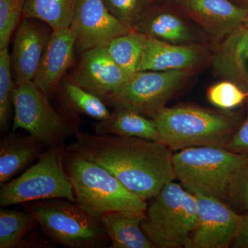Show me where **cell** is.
<instances>
[{
	"mask_svg": "<svg viewBox=\"0 0 248 248\" xmlns=\"http://www.w3.org/2000/svg\"><path fill=\"white\" fill-rule=\"evenodd\" d=\"M74 135L66 150L100 165L142 200L154 198L176 179L174 153L162 142L79 130Z\"/></svg>",
	"mask_w": 248,
	"mask_h": 248,
	"instance_id": "1",
	"label": "cell"
},
{
	"mask_svg": "<svg viewBox=\"0 0 248 248\" xmlns=\"http://www.w3.org/2000/svg\"><path fill=\"white\" fill-rule=\"evenodd\" d=\"M153 119L161 141L174 152L192 147L225 148L241 124L234 114L187 105L165 107Z\"/></svg>",
	"mask_w": 248,
	"mask_h": 248,
	"instance_id": "2",
	"label": "cell"
},
{
	"mask_svg": "<svg viewBox=\"0 0 248 248\" xmlns=\"http://www.w3.org/2000/svg\"><path fill=\"white\" fill-rule=\"evenodd\" d=\"M64 166L74 190L76 203L99 218L110 212H146V201L129 190L110 172L65 148Z\"/></svg>",
	"mask_w": 248,
	"mask_h": 248,
	"instance_id": "3",
	"label": "cell"
},
{
	"mask_svg": "<svg viewBox=\"0 0 248 248\" xmlns=\"http://www.w3.org/2000/svg\"><path fill=\"white\" fill-rule=\"evenodd\" d=\"M248 161L246 155L220 146L192 147L172 156L176 179L186 190L226 202L232 176Z\"/></svg>",
	"mask_w": 248,
	"mask_h": 248,
	"instance_id": "4",
	"label": "cell"
},
{
	"mask_svg": "<svg viewBox=\"0 0 248 248\" xmlns=\"http://www.w3.org/2000/svg\"><path fill=\"white\" fill-rule=\"evenodd\" d=\"M147 208L141 228L155 248L187 247L197 223L195 196L171 182Z\"/></svg>",
	"mask_w": 248,
	"mask_h": 248,
	"instance_id": "5",
	"label": "cell"
},
{
	"mask_svg": "<svg viewBox=\"0 0 248 248\" xmlns=\"http://www.w3.org/2000/svg\"><path fill=\"white\" fill-rule=\"evenodd\" d=\"M64 146L49 147L35 164L1 186V208L53 199L76 202L74 190L64 166Z\"/></svg>",
	"mask_w": 248,
	"mask_h": 248,
	"instance_id": "6",
	"label": "cell"
},
{
	"mask_svg": "<svg viewBox=\"0 0 248 248\" xmlns=\"http://www.w3.org/2000/svg\"><path fill=\"white\" fill-rule=\"evenodd\" d=\"M28 211L49 237L70 248H105L109 240L99 218L76 202L53 199L27 203Z\"/></svg>",
	"mask_w": 248,
	"mask_h": 248,
	"instance_id": "7",
	"label": "cell"
},
{
	"mask_svg": "<svg viewBox=\"0 0 248 248\" xmlns=\"http://www.w3.org/2000/svg\"><path fill=\"white\" fill-rule=\"evenodd\" d=\"M12 131L23 129L46 148L63 146L77 130L66 115L58 113L49 97L33 82L16 85Z\"/></svg>",
	"mask_w": 248,
	"mask_h": 248,
	"instance_id": "8",
	"label": "cell"
},
{
	"mask_svg": "<svg viewBox=\"0 0 248 248\" xmlns=\"http://www.w3.org/2000/svg\"><path fill=\"white\" fill-rule=\"evenodd\" d=\"M192 70L138 71L104 99L114 107H124L154 118L180 89Z\"/></svg>",
	"mask_w": 248,
	"mask_h": 248,
	"instance_id": "9",
	"label": "cell"
},
{
	"mask_svg": "<svg viewBox=\"0 0 248 248\" xmlns=\"http://www.w3.org/2000/svg\"><path fill=\"white\" fill-rule=\"evenodd\" d=\"M197 223L186 248L231 247L239 232L243 215L215 197L195 193Z\"/></svg>",
	"mask_w": 248,
	"mask_h": 248,
	"instance_id": "10",
	"label": "cell"
},
{
	"mask_svg": "<svg viewBox=\"0 0 248 248\" xmlns=\"http://www.w3.org/2000/svg\"><path fill=\"white\" fill-rule=\"evenodd\" d=\"M70 29L76 51L105 46L111 40L134 30L109 12L102 0H80Z\"/></svg>",
	"mask_w": 248,
	"mask_h": 248,
	"instance_id": "11",
	"label": "cell"
},
{
	"mask_svg": "<svg viewBox=\"0 0 248 248\" xmlns=\"http://www.w3.org/2000/svg\"><path fill=\"white\" fill-rule=\"evenodd\" d=\"M53 31L38 19L22 18L16 29L10 54L16 85L33 81Z\"/></svg>",
	"mask_w": 248,
	"mask_h": 248,
	"instance_id": "12",
	"label": "cell"
},
{
	"mask_svg": "<svg viewBox=\"0 0 248 248\" xmlns=\"http://www.w3.org/2000/svg\"><path fill=\"white\" fill-rule=\"evenodd\" d=\"M128 78L111 58L105 46L81 53L78 66L67 81L104 100L117 91Z\"/></svg>",
	"mask_w": 248,
	"mask_h": 248,
	"instance_id": "13",
	"label": "cell"
},
{
	"mask_svg": "<svg viewBox=\"0 0 248 248\" xmlns=\"http://www.w3.org/2000/svg\"><path fill=\"white\" fill-rule=\"evenodd\" d=\"M181 11L215 42H221L244 24L248 12L231 0H175Z\"/></svg>",
	"mask_w": 248,
	"mask_h": 248,
	"instance_id": "14",
	"label": "cell"
},
{
	"mask_svg": "<svg viewBox=\"0 0 248 248\" xmlns=\"http://www.w3.org/2000/svg\"><path fill=\"white\" fill-rule=\"evenodd\" d=\"M207 55L202 45H175L146 37L138 71L192 70Z\"/></svg>",
	"mask_w": 248,
	"mask_h": 248,
	"instance_id": "15",
	"label": "cell"
},
{
	"mask_svg": "<svg viewBox=\"0 0 248 248\" xmlns=\"http://www.w3.org/2000/svg\"><path fill=\"white\" fill-rule=\"evenodd\" d=\"M76 51L75 37L70 27L53 31L33 80L48 97L58 89L73 64Z\"/></svg>",
	"mask_w": 248,
	"mask_h": 248,
	"instance_id": "16",
	"label": "cell"
},
{
	"mask_svg": "<svg viewBox=\"0 0 248 248\" xmlns=\"http://www.w3.org/2000/svg\"><path fill=\"white\" fill-rule=\"evenodd\" d=\"M212 66L217 76L248 91V27L244 24L220 42L214 53Z\"/></svg>",
	"mask_w": 248,
	"mask_h": 248,
	"instance_id": "17",
	"label": "cell"
},
{
	"mask_svg": "<svg viewBox=\"0 0 248 248\" xmlns=\"http://www.w3.org/2000/svg\"><path fill=\"white\" fill-rule=\"evenodd\" d=\"M166 3L152 5L134 30L146 37L175 45L197 44L194 31L180 14Z\"/></svg>",
	"mask_w": 248,
	"mask_h": 248,
	"instance_id": "18",
	"label": "cell"
},
{
	"mask_svg": "<svg viewBox=\"0 0 248 248\" xmlns=\"http://www.w3.org/2000/svg\"><path fill=\"white\" fill-rule=\"evenodd\" d=\"M44 146L31 135L12 131L0 141V184L1 186L37 161L43 153Z\"/></svg>",
	"mask_w": 248,
	"mask_h": 248,
	"instance_id": "19",
	"label": "cell"
},
{
	"mask_svg": "<svg viewBox=\"0 0 248 248\" xmlns=\"http://www.w3.org/2000/svg\"><path fill=\"white\" fill-rule=\"evenodd\" d=\"M146 212L115 211L99 218L110 241V248H155L141 228Z\"/></svg>",
	"mask_w": 248,
	"mask_h": 248,
	"instance_id": "20",
	"label": "cell"
},
{
	"mask_svg": "<svg viewBox=\"0 0 248 248\" xmlns=\"http://www.w3.org/2000/svg\"><path fill=\"white\" fill-rule=\"evenodd\" d=\"M94 128L98 135H112L122 138L161 141L154 119L146 118L140 112L127 108H115L109 118L98 121L94 124Z\"/></svg>",
	"mask_w": 248,
	"mask_h": 248,
	"instance_id": "21",
	"label": "cell"
},
{
	"mask_svg": "<svg viewBox=\"0 0 248 248\" xmlns=\"http://www.w3.org/2000/svg\"><path fill=\"white\" fill-rule=\"evenodd\" d=\"M80 0H26L22 18H32L53 30L71 27Z\"/></svg>",
	"mask_w": 248,
	"mask_h": 248,
	"instance_id": "22",
	"label": "cell"
},
{
	"mask_svg": "<svg viewBox=\"0 0 248 248\" xmlns=\"http://www.w3.org/2000/svg\"><path fill=\"white\" fill-rule=\"evenodd\" d=\"M146 36L133 30L119 36L107 45L112 60L129 77L138 71Z\"/></svg>",
	"mask_w": 248,
	"mask_h": 248,
	"instance_id": "23",
	"label": "cell"
},
{
	"mask_svg": "<svg viewBox=\"0 0 248 248\" xmlns=\"http://www.w3.org/2000/svg\"><path fill=\"white\" fill-rule=\"evenodd\" d=\"M62 96L66 107L76 113L97 121L110 117L111 112L102 98L67 80L62 86Z\"/></svg>",
	"mask_w": 248,
	"mask_h": 248,
	"instance_id": "24",
	"label": "cell"
},
{
	"mask_svg": "<svg viewBox=\"0 0 248 248\" xmlns=\"http://www.w3.org/2000/svg\"><path fill=\"white\" fill-rule=\"evenodd\" d=\"M38 224L31 212L1 208L0 210V248L17 247L26 235Z\"/></svg>",
	"mask_w": 248,
	"mask_h": 248,
	"instance_id": "25",
	"label": "cell"
},
{
	"mask_svg": "<svg viewBox=\"0 0 248 248\" xmlns=\"http://www.w3.org/2000/svg\"><path fill=\"white\" fill-rule=\"evenodd\" d=\"M16 86L9 48H4L0 50V128L1 132L6 131L9 125Z\"/></svg>",
	"mask_w": 248,
	"mask_h": 248,
	"instance_id": "26",
	"label": "cell"
},
{
	"mask_svg": "<svg viewBox=\"0 0 248 248\" xmlns=\"http://www.w3.org/2000/svg\"><path fill=\"white\" fill-rule=\"evenodd\" d=\"M209 102L215 107L230 110L239 107L248 98V91L229 80L210 86L207 92Z\"/></svg>",
	"mask_w": 248,
	"mask_h": 248,
	"instance_id": "27",
	"label": "cell"
},
{
	"mask_svg": "<svg viewBox=\"0 0 248 248\" xmlns=\"http://www.w3.org/2000/svg\"><path fill=\"white\" fill-rule=\"evenodd\" d=\"M107 9L121 22L134 27L151 8L150 0H102Z\"/></svg>",
	"mask_w": 248,
	"mask_h": 248,
	"instance_id": "28",
	"label": "cell"
},
{
	"mask_svg": "<svg viewBox=\"0 0 248 248\" xmlns=\"http://www.w3.org/2000/svg\"><path fill=\"white\" fill-rule=\"evenodd\" d=\"M26 0H0V50L9 48L10 41L22 19Z\"/></svg>",
	"mask_w": 248,
	"mask_h": 248,
	"instance_id": "29",
	"label": "cell"
},
{
	"mask_svg": "<svg viewBox=\"0 0 248 248\" xmlns=\"http://www.w3.org/2000/svg\"><path fill=\"white\" fill-rule=\"evenodd\" d=\"M226 202L240 215L248 213V161L232 176L227 190Z\"/></svg>",
	"mask_w": 248,
	"mask_h": 248,
	"instance_id": "30",
	"label": "cell"
},
{
	"mask_svg": "<svg viewBox=\"0 0 248 248\" xmlns=\"http://www.w3.org/2000/svg\"><path fill=\"white\" fill-rule=\"evenodd\" d=\"M225 148L248 156V116L239 125Z\"/></svg>",
	"mask_w": 248,
	"mask_h": 248,
	"instance_id": "31",
	"label": "cell"
},
{
	"mask_svg": "<svg viewBox=\"0 0 248 248\" xmlns=\"http://www.w3.org/2000/svg\"><path fill=\"white\" fill-rule=\"evenodd\" d=\"M234 248H248V213L243 215L239 232L231 246Z\"/></svg>",
	"mask_w": 248,
	"mask_h": 248,
	"instance_id": "32",
	"label": "cell"
},
{
	"mask_svg": "<svg viewBox=\"0 0 248 248\" xmlns=\"http://www.w3.org/2000/svg\"><path fill=\"white\" fill-rule=\"evenodd\" d=\"M235 4L242 8L248 12V0H231Z\"/></svg>",
	"mask_w": 248,
	"mask_h": 248,
	"instance_id": "33",
	"label": "cell"
},
{
	"mask_svg": "<svg viewBox=\"0 0 248 248\" xmlns=\"http://www.w3.org/2000/svg\"><path fill=\"white\" fill-rule=\"evenodd\" d=\"M151 1L152 4H162V3H167L169 1H174L175 0H150Z\"/></svg>",
	"mask_w": 248,
	"mask_h": 248,
	"instance_id": "34",
	"label": "cell"
},
{
	"mask_svg": "<svg viewBox=\"0 0 248 248\" xmlns=\"http://www.w3.org/2000/svg\"><path fill=\"white\" fill-rule=\"evenodd\" d=\"M244 24L246 27H248V17H246V20H245Z\"/></svg>",
	"mask_w": 248,
	"mask_h": 248,
	"instance_id": "35",
	"label": "cell"
},
{
	"mask_svg": "<svg viewBox=\"0 0 248 248\" xmlns=\"http://www.w3.org/2000/svg\"></svg>",
	"mask_w": 248,
	"mask_h": 248,
	"instance_id": "36",
	"label": "cell"
}]
</instances>
